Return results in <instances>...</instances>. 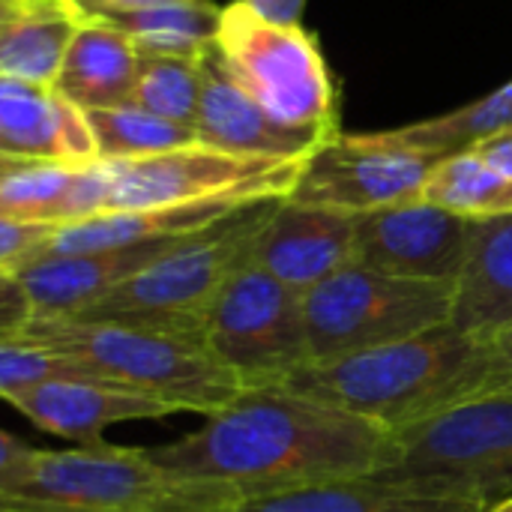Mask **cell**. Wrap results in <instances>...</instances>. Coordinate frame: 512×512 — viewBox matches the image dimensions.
Masks as SVG:
<instances>
[{"instance_id":"obj_1","label":"cell","mask_w":512,"mask_h":512,"mask_svg":"<svg viewBox=\"0 0 512 512\" xmlns=\"http://www.w3.org/2000/svg\"><path fill=\"white\" fill-rule=\"evenodd\" d=\"M144 450L171 474L252 501L372 477L390 462L393 432L285 387H249L198 432Z\"/></svg>"},{"instance_id":"obj_2","label":"cell","mask_w":512,"mask_h":512,"mask_svg":"<svg viewBox=\"0 0 512 512\" xmlns=\"http://www.w3.org/2000/svg\"><path fill=\"white\" fill-rule=\"evenodd\" d=\"M489 366V342L444 324L396 345L312 363L282 387L402 432L483 399Z\"/></svg>"},{"instance_id":"obj_3","label":"cell","mask_w":512,"mask_h":512,"mask_svg":"<svg viewBox=\"0 0 512 512\" xmlns=\"http://www.w3.org/2000/svg\"><path fill=\"white\" fill-rule=\"evenodd\" d=\"M246 498L222 483L156 465L144 447L36 450L0 435V510L21 512H237Z\"/></svg>"},{"instance_id":"obj_4","label":"cell","mask_w":512,"mask_h":512,"mask_svg":"<svg viewBox=\"0 0 512 512\" xmlns=\"http://www.w3.org/2000/svg\"><path fill=\"white\" fill-rule=\"evenodd\" d=\"M84 363L96 378L153 396L174 411L213 417L246 387L213 354L207 336L150 324L36 315L12 336Z\"/></svg>"},{"instance_id":"obj_5","label":"cell","mask_w":512,"mask_h":512,"mask_svg":"<svg viewBox=\"0 0 512 512\" xmlns=\"http://www.w3.org/2000/svg\"><path fill=\"white\" fill-rule=\"evenodd\" d=\"M276 201H261L231 213L228 219L180 240L147 270L114 288L99 303L66 315L81 321L150 324L183 333H204L207 312L225 282L252 258L255 237L276 210Z\"/></svg>"},{"instance_id":"obj_6","label":"cell","mask_w":512,"mask_h":512,"mask_svg":"<svg viewBox=\"0 0 512 512\" xmlns=\"http://www.w3.org/2000/svg\"><path fill=\"white\" fill-rule=\"evenodd\" d=\"M456 282H429L351 264L303 294L312 363H327L453 324Z\"/></svg>"},{"instance_id":"obj_7","label":"cell","mask_w":512,"mask_h":512,"mask_svg":"<svg viewBox=\"0 0 512 512\" xmlns=\"http://www.w3.org/2000/svg\"><path fill=\"white\" fill-rule=\"evenodd\" d=\"M216 48L234 81L279 123L294 129H339L336 87L318 39L255 15L243 0L222 9Z\"/></svg>"},{"instance_id":"obj_8","label":"cell","mask_w":512,"mask_h":512,"mask_svg":"<svg viewBox=\"0 0 512 512\" xmlns=\"http://www.w3.org/2000/svg\"><path fill=\"white\" fill-rule=\"evenodd\" d=\"M384 483H423L501 501L512 495V399H477L393 432Z\"/></svg>"},{"instance_id":"obj_9","label":"cell","mask_w":512,"mask_h":512,"mask_svg":"<svg viewBox=\"0 0 512 512\" xmlns=\"http://www.w3.org/2000/svg\"><path fill=\"white\" fill-rule=\"evenodd\" d=\"M213 354L249 387H282L312 366L303 291L252 258L225 282L204 321Z\"/></svg>"},{"instance_id":"obj_10","label":"cell","mask_w":512,"mask_h":512,"mask_svg":"<svg viewBox=\"0 0 512 512\" xmlns=\"http://www.w3.org/2000/svg\"><path fill=\"white\" fill-rule=\"evenodd\" d=\"M306 162L309 159L240 156L207 144H192L144 159L105 162L108 168L105 213L177 207V204L222 201V198H237V201L291 198Z\"/></svg>"},{"instance_id":"obj_11","label":"cell","mask_w":512,"mask_h":512,"mask_svg":"<svg viewBox=\"0 0 512 512\" xmlns=\"http://www.w3.org/2000/svg\"><path fill=\"white\" fill-rule=\"evenodd\" d=\"M438 159L423 150L396 147L378 138V132L339 135L306 162L288 201L348 216L417 201Z\"/></svg>"},{"instance_id":"obj_12","label":"cell","mask_w":512,"mask_h":512,"mask_svg":"<svg viewBox=\"0 0 512 512\" xmlns=\"http://www.w3.org/2000/svg\"><path fill=\"white\" fill-rule=\"evenodd\" d=\"M354 231V264L405 279L456 282L468 258L471 219L417 198L354 216Z\"/></svg>"},{"instance_id":"obj_13","label":"cell","mask_w":512,"mask_h":512,"mask_svg":"<svg viewBox=\"0 0 512 512\" xmlns=\"http://www.w3.org/2000/svg\"><path fill=\"white\" fill-rule=\"evenodd\" d=\"M195 132L207 147L267 159H312L342 135L324 129H294L273 120L234 81L219 48L204 54V93Z\"/></svg>"},{"instance_id":"obj_14","label":"cell","mask_w":512,"mask_h":512,"mask_svg":"<svg viewBox=\"0 0 512 512\" xmlns=\"http://www.w3.org/2000/svg\"><path fill=\"white\" fill-rule=\"evenodd\" d=\"M357 255L354 216L279 201L252 246V261L297 291H312Z\"/></svg>"},{"instance_id":"obj_15","label":"cell","mask_w":512,"mask_h":512,"mask_svg":"<svg viewBox=\"0 0 512 512\" xmlns=\"http://www.w3.org/2000/svg\"><path fill=\"white\" fill-rule=\"evenodd\" d=\"M0 150L3 156L45 159L87 168L102 162L87 111L57 87L0 75Z\"/></svg>"},{"instance_id":"obj_16","label":"cell","mask_w":512,"mask_h":512,"mask_svg":"<svg viewBox=\"0 0 512 512\" xmlns=\"http://www.w3.org/2000/svg\"><path fill=\"white\" fill-rule=\"evenodd\" d=\"M180 240L186 237L99 249V252H78V255H51L12 273V279H18V285L30 297L33 318L36 315H75L99 303L102 297H108L114 288H120L141 270H147L153 261L171 252Z\"/></svg>"},{"instance_id":"obj_17","label":"cell","mask_w":512,"mask_h":512,"mask_svg":"<svg viewBox=\"0 0 512 512\" xmlns=\"http://www.w3.org/2000/svg\"><path fill=\"white\" fill-rule=\"evenodd\" d=\"M6 402L21 411L36 429L66 441H78L81 447L102 444V435L111 426L177 414L171 405L153 396L105 381H48L9 396Z\"/></svg>"},{"instance_id":"obj_18","label":"cell","mask_w":512,"mask_h":512,"mask_svg":"<svg viewBox=\"0 0 512 512\" xmlns=\"http://www.w3.org/2000/svg\"><path fill=\"white\" fill-rule=\"evenodd\" d=\"M453 324L480 342L512 333V213L471 219Z\"/></svg>"},{"instance_id":"obj_19","label":"cell","mask_w":512,"mask_h":512,"mask_svg":"<svg viewBox=\"0 0 512 512\" xmlns=\"http://www.w3.org/2000/svg\"><path fill=\"white\" fill-rule=\"evenodd\" d=\"M87 21L75 0H0V75L54 87Z\"/></svg>"},{"instance_id":"obj_20","label":"cell","mask_w":512,"mask_h":512,"mask_svg":"<svg viewBox=\"0 0 512 512\" xmlns=\"http://www.w3.org/2000/svg\"><path fill=\"white\" fill-rule=\"evenodd\" d=\"M495 501L423 483H384L375 477L252 498L237 512H486Z\"/></svg>"},{"instance_id":"obj_21","label":"cell","mask_w":512,"mask_h":512,"mask_svg":"<svg viewBox=\"0 0 512 512\" xmlns=\"http://www.w3.org/2000/svg\"><path fill=\"white\" fill-rule=\"evenodd\" d=\"M276 201V198H273ZM261 201H198V204H177V207H150V210H123V213H105L84 222L60 225L51 237L42 258L51 255H78V252H99V249H117V246H135V243H153V240H171V237H189L198 231H207L210 225L228 219L231 213L252 207ZM39 258V261H42Z\"/></svg>"},{"instance_id":"obj_22","label":"cell","mask_w":512,"mask_h":512,"mask_svg":"<svg viewBox=\"0 0 512 512\" xmlns=\"http://www.w3.org/2000/svg\"><path fill=\"white\" fill-rule=\"evenodd\" d=\"M138 63L141 51L129 36L90 18L69 45L54 87L84 111L129 105L135 96Z\"/></svg>"},{"instance_id":"obj_23","label":"cell","mask_w":512,"mask_h":512,"mask_svg":"<svg viewBox=\"0 0 512 512\" xmlns=\"http://www.w3.org/2000/svg\"><path fill=\"white\" fill-rule=\"evenodd\" d=\"M96 21L129 36L141 54L201 60L216 48L222 9L210 0H174L138 12L96 15Z\"/></svg>"},{"instance_id":"obj_24","label":"cell","mask_w":512,"mask_h":512,"mask_svg":"<svg viewBox=\"0 0 512 512\" xmlns=\"http://www.w3.org/2000/svg\"><path fill=\"white\" fill-rule=\"evenodd\" d=\"M507 126H512V81L453 114L387 129V132H378V138L396 147H411V150H423V153L444 159L450 153L471 150L474 144H480L483 138Z\"/></svg>"},{"instance_id":"obj_25","label":"cell","mask_w":512,"mask_h":512,"mask_svg":"<svg viewBox=\"0 0 512 512\" xmlns=\"http://www.w3.org/2000/svg\"><path fill=\"white\" fill-rule=\"evenodd\" d=\"M420 201L465 219L507 216L512 213V180L486 165L474 150H462L438 159Z\"/></svg>"},{"instance_id":"obj_26","label":"cell","mask_w":512,"mask_h":512,"mask_svg":"<svg viewBox=\"0 0 512 512\" xmlns=\"http://www.w3.org/2000/svg\"><path fill=\"white\" fill-rule=\"evenodd\" d=\"M75 165L0 156V216L24 222L66 225L69 195L78 180Z\"/></svg>"},{"instance_id":"obj_27","label":"cell","mask_w":512,"mask_h":512,"mask_svg":"<svg viewBox=\"0 0 512 512\" xmlns=\"http://www.w3.org/2000/svg\"><path fill=\"white\" fill-rule=\"evenodd\" d=\"M87 120L93 126V135L99 141V156L105 162L144 159V156L201 144L195 126L165 120L132 102L117 108H90Z\"/></svg>"},{"instance_id":"obj_28","label":"cell","mask_w":512,"mask_h":512,"mask_svg":"<svg viewBox=\"0 0 512 512\" xmlns=\"http://www.w3.org/2000/svg\"><path fill=\"white\" fill-rule=\"evenodd\" d=\"M204 93V57L141 54L132 105L165 120L195 126Z\"/></svg>"},{"instance_id":"obj_29","label":"cell","mask_w":512,"mask_h":512,"mask_svg":"<svg viewBox=\"0 0 512 512\" xmlns=\"http://www.w3.org/2000/svg\"><path fill=\"white\" fill-rule=\"evenodd\" d=\"M48 381H102V378H96L84 363L72 357L54 354L48 348L30 345L21 339H0V396L3 399L21 390L48 384Z\"/></svg>"},{"instance_id":"obj_30","label":"cell","mask_w":512,"mask_h":512,"mask_svg":"<svg viewBox=\"0 0 512 512\" xmlns=\"http://www.w3.org/2000/svg\"><path fill=\"white\" fill-rule=\"evenodd\" d=\"M57 228L60 225L51 222H24V219L0 216V273L12 276L36 264L45 255Z\"/></svg>"},{"instance_id":"obj_31","label":"cell","mask_w":512,"mask_h":512,"mask_svg":"<svg viewBox=\"0 0 512 512\" xmlns=\"http://www.w3.org/2000/svg\"><path fill=\"white\" fill-rule=\"evenodd\" d=\"M492 345V366H489V381L483 390V399H512V333H504L489 342Z\"/></svg>"},{"instance_id":"obj_32","label":"cell","mask_w":512,"mask_h":512,"mask_svg":"<svg viewBox=\"0 0 512 512\" xmlns=\"http://www.w3.org/2000/svg\"><path fill=\"white\" fill-rule=\"evenodd\" d=\"M471 150H474L486 165H492L495 171H501L504 177H510L512 180V126L495 132V135H489V138H483V141L474 144Z\"/></svg>"},{"instance_id":"obj_33","label":"cell","mask_w":512,"mask_h":512,"mask_svg":"<svg viewBox=\"0 0 512 512\" xmlns=\"http://www.w3.org/2000/svg\"><path fill=\"white\" fill-rule=\"evenodd\" d=\"M243 3L264 21H273L282 27H297L306 9V0H243Z\"/></svg>"},{"instance_id":"obj_34","label":"cell","mask_w":512,"mask_h":512,"mask_svg":"<svg viewBox=\"0 0 512 512\" xmlns=\"http://www.w3.org/2000/svg\"><path fill=\"white\" fill-rule=\"evenodd\" d=\"M90 18L96 15H114V12H138V9H150V6H162V3H174V0H75Z\"/></svg>"},{"instance_id":"obj_35","label":"cell","mask_w":512,"mask_h":512,"mask_svg":"<svg viewBox=\"0 0 512 512\" xmlns=\"http://www.w3.org/2000/svg\"><path fill=\"white\" fill-rule=\"evenodd\" d=\"M486 512H512V495L501 498V501H495V504H492Z\"/></svg>"},{"instance_id":"obj_36","label":"cell","mask_w":512,"mask_h":512,"mask_svg":"<svg viewBox=\"0 0 512 512\" xmlns=\"http://www.w3.org/2000/svg\"><path fill=\"white\" fill-rule=\"evenodd\" d=\"M0 512H21V510H0Z\"/></svg>"}]
</instances>
